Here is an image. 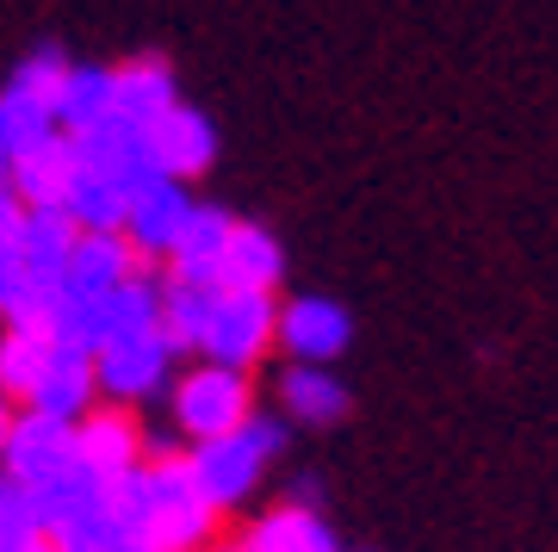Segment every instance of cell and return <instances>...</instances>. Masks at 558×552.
Here are the masks:
<instances>
[{
	"instance_id": "1",
	"label": "cell",
	"mask_w": 558,
	"mask_h": 552,
	"mask_svg": "<svg viewBox=\"0 0 558 552\" xmlns=\"http://www.w3.org/2000/svg\"><path fill=\"white\" fill-rule=\"evenodd\" d=\"M106 540L112 552H205L218 509L205 503L180 454H156L149 466L100 484Z\"/></svg>"
},
{
	"instance_id": "2",
	"label": "cell",
	"mask_w": 558,
	"mask_h": 552,
	"mask_svg": "<svg viewBox=\"0 0 558 552\" xmlns=\"http://www.w3.org/2000/svg\"><path fill=\"white\" fill-rule=\"evenodd\" d=\"M279 447H286V422L279 416H248L230 434L193 441V454H180V459H186L193 484L205 491V503L223 515V509H236V503H248V491H255L260 472L279 459Z\"/></svg>"
},
{
	"instance_id": "3",
	"label": "cell",
	"mask_w": 558,
	"mask_h": 552,
	"mask_svg": "<svg viewBox=\"0 0 558 552\" xmlns=\"http://www.w3.org/2000/svg\"><path fill=\"white\" fill-rule=\"evenodd\" d=\"M62 75H69V57L57 44H44L13 69L7 94H0V143H7V161L38 149V143L62 137L57 131V94H62Z\"/></svg>"
},
{
	"instance_id": "4",
	"label": "cell",
	"mask_w": 558,
	"mask_h": 552,
	"mask_svg": "<svg viewBox=\"0 0 558 552\" xmlns=\"http://www.w3.org/2000/svg\"><path fill=\"white\" fill-rule=\"evenodd\" d=\"M274 292H211L205 298V329H199V360L211 367H236L248 373L267 348H274Z\"/></svg>"
},
{
	"instance_id": "5",
	"label": "cell",
	"mask_w": 558,
	"mask_h": 552,
	"mask_svg": "<svg viewBox=\"0 0 558 552\" xmlns=\"http://www.w3.org/2000/svg\"><path fill=\"white\" fill-rule=\"evenodd\" d=\"M255 416V379L236 373V367H186L174 379V429L193 434V441H211V434H230Z\"/></svg>"
},
{
	"instance_id": "6",
	"label": "cell",
	"mask_w": 558,
	"mask_h": 552,
	"mask_svg": "<svg viewBox=\"0 0 558 552\" xmlns=\"http://www.w3.org/2000/svg\"><path fill=\"white\" fill-rule=\"evenodd\" d=\"M143 149H149V168L161 180L186 187L218 161V124L205 119L199 106H168L156 124H143Z\"/></svg>"
},
{
	"instance_id": "7",
	"label": "cell",
	"mask_w": 558,
	"mask_h": 552,
	"mask_svg": "<svg viewBox=\"0 0 558 552\" xmlns=\"http://www.w3.org/2000/svg\"><path fill=\"white\" fill-rule=\"evenodd\" d=\"M168 367H174V348L161 341V329H143V336H124V341H106L94 355V385H100L112 404H143L168 385Z\"/></svg>"
},
{
	"instance_id": "8",
	"label": "cell",
	"mask_w": 558,
	"mask_h": 552,
	"mask_svg": "<svg viewBox=\"0 0 558 552\" xmlns=\"http://www.w3.org/2000/svg\"><path fill=\"white\" fill-rule=\"evenodd\" d=\"M348 341H354V316L336 298H292L274 316V348H286L299 367H329L336 355H348Z\"/></svg>"
},
{
	"instance_id": "9",
	"label": "cell",
	"mask_w": 558,
	"mask_h": 552,
	"mask_svg": "<svg viewBox=\"0 0 558 552\" xmlns=\"http://www.w3.org/2000/svg\"><path fill=\"white\" fill-rule=\"evenodd\" d=\"M75 466V422H57V416H13L7 429V447H0V472L20 478L25 491L50 484L57 472Z\"/></svg>"
},
{
	"instance_id": "10",
	"label": "cell",
	"mask_w": 558,
	"mask_h": 552,
	"mask_svg": "<svg viewBox=\"0 0 558 552\" xmlns=\"http://www.w3.org/2000/svg\"><path fill=\"white\" fill-rule=\"evenodd\" d=\"M193 217V193L180 187V180H149V187H137V193L124 199V224L119 237L131 242V255L137 261H168V249H174L180 224Z\"/></svg>"
},
{
	"instance_id": "11",
	"label": "cell",
	"mask_w": 558,
	"mask_h": 552,
	"mask_svg": "<svg viewBox=\"0 0 558 552\" xmlns=\"http://www.w3.org/2000/svg\"><path fill=\"white\" fill-rule=\"evenodd\" d=\"M75 454L100 484H112V478H124V472H137L143 466V422L124 410V404L87 410L75 422Z\"/></svg>"
},
{
	"instance_id": "12",
	"label": "cell",
	"mask_w": 558,
	"mask_h": 552,
	"mask_svg": "<svg viewBox=\"0 0 558 552\" xmlns=\"http://www.w3.org/2000/svg\"><path fill=\"white\" fill-rule=\"evenodd\" d=\"M230 230H236V217H230V212H218V205H193V217L180 224L174 249H168V279L199 286V292H218Z\"/></svg>"
},
{
	"instance_id": "13",
	"label": "cell",
	"mask_w": 558,
	"mask_h": 552,
	"mask_svg": "<svg viewBox=\"0 0 558 552\" xmlns=\"http://www.w3.org/2000/svg\"><path fill=\"white\" fill-rule=\"evenodd\" d=\"M131 274H143L137 255H131V242L119 230H100V237H75L69 249V267H62V298H75V304H100L112 286H124Z\"/></svg>"
},
{
	"instance_id": "14",
	"label": "cell",
	"mask_w": 558,
	"mask_h": 552,
	"mask_svg": "<svg viewBox=\"0 0 558 552\" xmlns=\"http://www.w3.org/2000/svg\"><path fill=\"white\" fill-rule=\"evenodd\" d=\"M69 143H75L81 168H94V175H106L112 187H124V199L156 180L149 149H143V131H131L124 119H100L94 131H81V137H69Z\"/></svg>"
},
{
	"instance_id": "15",
	"label": "cell",
	"mask_w": 558,
	"mask_h": 552,
	"mask_svg": "<svg viewBox=\"0 0 558 552\" xmlns=\"http://www.w3.org/2000/svg\"><path fill=\"white\" fill-rule=\"evenodd\" d=\"M168 106H180V87H174V69L161 57H137V62H124V69H112V119L143 131Z\"/></svg>"
},
{
	"instance_id": "16",
	"label": "cell",
	"mask_w": 558,
	"mask_h": 552,
	"mask_svg": "<svg viewBox=\"0 0 558 552\" xmlns=\"http://www.w3.org/2000/svg\"><path fill=\"white\" fill-rule=\"evenodd\" d=\"M75 217L62 205H38L25 212V237H20V267L38 292H57L62 286V267H69V249H75Z\"/></svg>"
},
{
	"instance_id": "17",
	"label": "cell",
	"mask_w": 558,
	"mask_h": 552,
	"mask_svg": "<svg viewBox=\"0 0 558 552\" xmlns=\"http://www.w3.org/2000/svg\"><path fill=\"white\" fill-rule=\"evenodd\" d=\"M69 180H75V143L69 137H50V143H38V149H25V156L7 161V193L20 199L25 212L62 205Z\"/></svg>"
},
{
	"instance_id": "18",
	"label": "cell",
	"mask_w": 558,
	"mask_h": 552,
	"mask_svg": "<svg viewBox=\"0 0 558 552\" xmlns=\"http://www.w3.org/2000/svg\"><path fill=\"white\" fill-rule=\"evenodd\" d=\"M279 274H286V249L267 224H242L230 230V249H223V274L218 286L223 292H274Z\"/></svg>"
},
{
	"instance_id": "19",
	"label": "cell",
	"mask_w": 558,
	"mask_h": 552,
	"mask_svg": "<svg viewBox=\"0 0 558 552\" xmlns=\"http://www.w3.org/2000/svg\"><path fill=\"white\" fill-rule=\"evenodd\" d=\"M94 397H100V385H94V355H69V348H57L50 367H44V379H38V392L25 397V410L32 416H57V422H81V416L94 410Z\"/></svg>"
},
{
	"instance_id": "20",
	"label": "cell",
	"mask_w": 558,
	"mask_h": 552,
	"mask_svg": "<svg viewBox=\"0 0 558 552\" xmlns=\"http://www.w3.org/2000/svg\"><path fill=\"white\" fill-rule=\"evenodd\" d=\"M100 119H112V69H100V62H69L62 94H57V131L62 137H81V131H94Z\"/></svg>"
},
{
	"instance_id": "21",
	"label": "cell",
	"mask_w": 558,
	"mask_h": 552,
	"mask_svg": "<svg viewBox=\"0 0 558 552\" xmlns=\"http://www.w3.org/2000/svg\"><path fill=\"white\" fill-rule=\"evenodd\" d=\"M143 329H156V279L131 274L124 286H112V292L94 304V355H100L106 341L143 336Z\"/></svg>"
},
{
	"instance_id": "22",
	"label": "cell",
	"mask_w": 558,
	"mask_h": 552,
	"mask_svg": "<svg viewBox=\"0 0 558 552\" xmlns=\"http://www.w3.org/2000/svg\"><path fill=\"white\" fill-rule=\"evenodd\" d=\"M279 404H286V416H299V422H311V429H329V422L348 416V385H341L329 367H286Z\"/></svg>"
},
{
	"instance_id": "23",
	"label": "cell",
	"mask_w": 558,
	"mask_h": 552,
	"mask_svg": "<svg viewBox=\"0 0 558 552\" xmlns=\"http://www.w3.org/2000/svg\"><path fill=\"white\" fill-rule=\"evenodd\" d=\"M242 547L248 552H341L329 521H323L317 509H304V503H286V509L260 515Z\"/></svg>"
},
{
	"instance_id": "24",
	"label": "cell",
	"mask_w": 558,
	"mask_h": 552,
	"mask_svg": "<svg viewBox=\"0 0 558 552\" xmlns=\"http://www.w3.org/2000/svg\"><path fill=\"white\" fill-rule=\"evenodd\" d=\"M50 355H57V341L44 336V329H7L0 336V397L7 404H25V397L38 392Z\"/></svg>"
},
{
	"instance_id": "25",
	"label": "cell",
	"mask_w": 558,
	"mask_h": 552,
	"mask_svg": "<svg viewBox=\"0 0 558 552\" xmlns=\"http://www.w3.org/2000/svg\"><path fill=\"white\" fill-rule=\"evenodd\" d=\"M62 212L75 217L81 237L119 230L124 224V187H112L106 175H94V168H81L75 161V180H69V193H62Z\"/></svg>"
},
{
	"instance_id": "26",
	"label": "cell",
	"mask_w": 558,
	"mask_h": 552,
	"mask_svg": "<svg viewBox=\"0 0 558 552\" xmlns=\"http://www.w3.org/2000/svg\"><path fill=\"white\" fill-rule=\"evenodd\" d=\"M205 298L199 286H180V279H161L156 286V329L174 355H199V329H205Z\"/></svg>"
},
{
	"instance_id": "27",
	"label": "cell",
	"mask_w": 558,
	"mask_h": 552,
	"mask_svg": "<svg viewBox=\"0 0 558 552\" xmlns=\"http://www.w3.org/2000/svg\"><path fill=\"white\" fill-rule=\"evenodd\" d=\"M0 552H50L44 521L32 509V491L7 472H0Z\"/></svg>"
},
{
	"instance_id": "28",
	"label": "cell",
	"mask_w": 558,
	"mask_h": 552,
	"mask_svg": "<svg viewBox=\"0 0 558 552\" xmlns=\"http://www.w3.org/2000/svg\"><path fill=\"white\" fill-rule=\"evenodd\" d=\"M7 429H13V404L0 397V447H7Z\"/></svg>"
},
{
	"instance_id": "29",
	"label": "cell",
	"mask_w": 558,
	"mask_h": 552,
	"mask_svg": "<svg viewBox=\"0 0 558 552\" xmlns=\"http://www.w3.org/2000/svg\"><path fill=\"white\" fill-rule=\"evenodd\" d=\"M0 187H7V143H0Z\"/></svg>"
},
{
	"instance_id": "30",
	"label": "cell",
	"mask_w": 558,
	"mask_h": 552,
	"mask_svg": "<svg viewBox=\"0 0 558 552\" xmlns=\"http://www.w3.org/2000/svg\"><path fill=\"white\" fill-rule=\"evenodd\" d=\"M218 552H248V547H218Z\"/></svg>"
}]
</instances>
